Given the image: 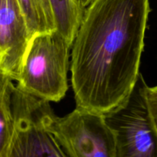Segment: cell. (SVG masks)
<instances>
[{
    "instance_id": "6da1fadb",
    "label": "cell",
    "mask_w": 157,
    "mask_h": 157,
    "mask_svg": "<svg viewBox=\"0 0 157 157\" xmlns=\"http://www.w3.org/2000/svg\"><path fill=\"white\" fill-rule=\"evenodd\" d=\"M149 0H94L71 52L76 107L105 115L133 92L140 72Z\"/></svg>"
},
{
    "instance_id": "7a4b0ae2",
    "label": "cell",
    "mask_w": 157,
    "mask_h": 157,
    "mask_svg": "<svg viewBox=\"0 0 157 157\" xmlns=\"http://www.w3.org/2000/svg\"><path fill=\"white\" fill-rule=\"evenodd\" d=\"M71 49V43L57 29L34 35L17 87L39 99L59 102L68 90Z\"/></svg>"
},
{
    "instance_id": "3957f363",
    "label": "cell",
    "mask_w": 157,
    "mask_h": 157,
    "mask_svg": "<svg viewBox=\"0 0 157 157\" xmlns=\"http://www.w3.org/2000/svg\"><path fill=\"white\" fill-rule=\"evenodd\" d=\"M44 123L67 157H116V140L104 115L77 108L63 117L50 104Z\"/></svg>"
},
{
    "instance_id": "277c9868",
    "label": "cell",
    "mask_w": 157,
    "mask_h": 157,
    "mask_svg": "<svg viewBox=\"0 0 157 157\" xmlns=\"http://www.w3.org/2000/svg\"><path fill=\"white\" fill-rule=\"evenodd\" d=\"M147 86L140 74L130 97L104 115L114 133L116 157H157V129L146 99Z\"/></svg>"
},
{
    "instance_id": "5b68a950",
    "label": "cell",
    "mask_w": 157,
    "mask_h": 157,
    "mask_svg": "<svg viewBox=\"0 0 157 157\" xmlns=\"http://www.w3.org/2000/svg\"><path fill=\"white\" fill-rule=\"evenodd\" d=\"M49 101L17 87L12 94L15 131L9 157H67L44 123Z\"/></svg>"
},
{
    "instance_id": "8992f818",
    "label": "cell",
    "mask_w": 157,
    "mask_h": 157,
    "mask_svg": "<svg viewBox=\"0 0 157 157\" xmlns=\"http://www.w3.org/2000/svg\"><path fill=\"white\" fill-rule=\"evenodd\" d=\"M32 35L18 0H0V74L17 81Z\"/></svg>"
},
{
    "instance_id": "52a82bcc",
    "label": "cell",
    "mask_w": 157,
    "mask_h": 157,
    "mask_svg": "<svg viewBox=\"0 0 157 157\" xmlns=\"http://www.w3.org/2000/svg\"><path fill=\"white\" fill-rule=\"evenodd\" d=\"M0 157H9L15 131L12 94L15 84L9 77L0 74Z\"/></svg>"
},
{
    "instance_id": "ba28073f",
    "label": "cell",
    "mask_w": 157,
    "mask_h": 157,
    "mask_svg": "<svg viewBox=\"0 0 157 157\" xmlns=\"http://www.w3.org/2000/svg\"><path fill=\"white\" fill-rule=\"evenodd\" d=\"M55 17L56 29L73 45L86 9L75 0H49Z\"/></svg>"
},
{
    "instance_id": "9c48e42d",
    "label": "cell",
    "mask_w": 157,
    "mask_h": 157,
    "mask_svg": "<svg viewBox=\"0 0 157 157\" xmlns=\"http://www.w3.org/2000/svg\"><path fill=\"white\" fill-rule=\"evenodd\" d=\"M33 37L36 34L56 29L55 17L49 0H18Z\"/></svg>"
},
{
    "instance_id": "30bf717a",
    "label": "cell",
    "mask_w": 157,
    "mask_h": 157,
    "mask_svg": "<svg viewBox=\"0 0 157 157\" xmlns=\"http://www.w3.org/2000/svg\"><path fill=\"white\" fill-rule=\"evenodd\" d=\"M146 99L153 121L157 129V85L146 87Z\"/></svg>"
},
{
    "instance_id": "8fae6325",
    "label": "cell",
    "mask_w": 157,
    "mask_h": 157,
    "mask_svg": "<svg viewBox=\"0 0 157 157\" xmlns=\"http://www.w3.org/2000/svg\"><path fill=\"white\" fill-rule=\"evenodd\" d=\"M75 1H76L77 3H78L81 7H82L83 9H87V8L91 4V2L94 0H75Z\"/></svg>"
}]
</instances>
